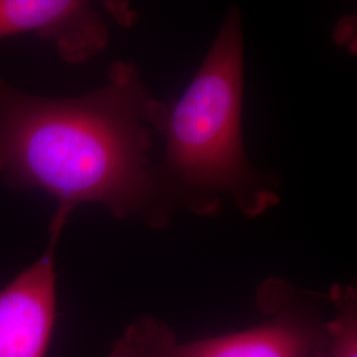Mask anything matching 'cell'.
<instances>
[{"instance_id": "cell-1", "label": "cell", "mask_w": 357, "mask_h": 357, "mask_svg": "<svg viewBox=\"0 0 357 357\" xmlns=\"http://www.w3.org/2000/svg\"><path fill=\"white\" fill-rule=\"evenodd\" d=\"M166 110L128 61L113 63L105 85L76 98L29 96L0 73V180L45 192L65 220L79 205L100 204L163 228L150 153Z\"/></svg>"}, {"instance_id": "cell-2", "label": "cell", "mask_w": 357, "mask_h": 357, "mask_svg": "<svg viewBox=\"0 0 357 357\" xmlns=\"http://www.w3.org/2000/svg\"><path fill=\"white\" fill-rule=\"evenodd\" d=\"M243 17L230 7L204 60L178 101L167 105L155 165L162 212L215 215L228 199L255 218L280 204L278 181L249 160L243 137Z\"/></svg>"}, {"instance_id": "cell-3", "label": "cell", "mask_w": 357, "mask_h": 357, "mask_svg": "<svg viewBox=\"0 0 357 357\" xmlns=\"http://www.w3.org/2000/svg\"><path fill=\"white\" fill-rule=\"evenodd\" d=\"M319 294L299 291L283 280L264 282L257 303L268 319L246 331L178 342L162 320L131 323L107 357H330L327 320Z\"/></svg>"}, {"instance_id": "cell-4", "label": "cell", "mask_w": 357, "mask_h": 357, "mask_svg": "<svg viewBox=\"0 0 357 357\" xmlns=\"http://www.w3.org/2000/svg\"><path fill=\"white\" fill-rule=\"evenodd\" d=\"M63 230L50 228L45 253L0 291V357H44L56 312L54 252Z\"/></svg>"}, {"instance_id": "cell-5", "label": "cell", "mask_w": 357, "mask_h": 357, "mask_svg": "<svg viewBox=\"0 0 357 357\" xmlns=\"http://www.w3.org/2000/svg\"><path fill=\"white\" fill-rule=\"evenodd\" d=\"M35 33L65 63L79 65L105 51L109 29L101 13L81 0H0V38Z\"/></svg>"}, {"instance_id": "cell-6", "label": "cell", "mask_w": 357, "mask_h": 357, "mask_svg": "<svg viewBox=\"0 0 357 357\" xmlns=\"http://www.w3.org/2000/svg\"><path fill=\"white\" fill-rule=\"evenodd\" d=\"M330 299L335 308L327 320L330 357H357V298L351 286H333Z\"/></svg>"}]
</instances>
